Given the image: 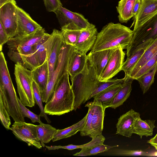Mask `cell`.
Instances as JSON below:
<instances>
[{"label":"cell","instance_id":"8","mask_svg":"<svg viewBox=\"0 0 157 157\" xmlns=\"http://www.w3.org/2000/svg\"><path fill=\"white\" fill-rule=\"evenodd\" d=\"M17 6L16 1L11 0L0 7V23L10 39L17 34Z\"/></svg>","mask_w":157,"mask_h":157},{"label":"cell","instance_id":"34","mask_svg":"<svg viewBox=\"0 0 157 157\" xmlns=\"http://www.w3.org/2000/svg\"><path fill=\"white\" fill-rule=\"evenodd\" d=\"M125 79V77L121 79L117 78L111 79L106 81H98L95 90L90 96V98L94 96L104 90L114 85L123 83Z\"/></svg>","mask_w":157,"mask_h":157},{"label":"cell","instance_id":"1","mask_svg":"<svg viewBox=\"0 0 157 157\" xmlns=\"http://www.w3.org/2000/svg\"><path fill=\"white\" fill-rule=\"evenodd\" d=\"M133 30L121 23L110 22L98 33L96 40L91 52L116 48L126 49L134 34Z\"/></svg>","mask_w":157,"mask_h":157},{"label":"cell","instance_id":"25","mask_svg":"<svg viewBox=\"0 0 157 157\" xmlns=\"http://www.w3.org/2000/svg\"><path fill=\"white\" fill-rule=\"evenodd\" d=\"M33 80L37 84L40 92L45 89L49 78V69L46 59L41 65L32 70Z\"/></svg>","mask_w":157,"mask_h":157},{"label":"cell","instance_id":"3","mask_svg":"<svg viewBox=\"0 0 157 157\" xmlns=\"http://www.w3.org/2000/svg\"><path fill=\"white\" fill-rule=\"evenodd\" d=\"M70 79L74 96L73 110L75 111L90 99L99 80L92 65L88 59L83 71Z\"/></svg>","mask_w":157,"mask_h":157},{"label":"cell","instance_id":"24","mask_svg":"<svg viewBox=\"0 0 157 157\" xmlns=\"http://www.w3.org/2000/svg\"><path fill=\"white\" fill-rule=\"evenodd\" d=\"M123 83L114 85L100 92L93 97L94 100L93 101L96 103L101 105L106 108L109 107Z\"/></svg>","mask_w":157,"mask_h":157},{"label":"cell","instance_id":"23","mask_svg":"<svg viewBox=\"0 0 157 157\" xmlns=\"http://www.w3.org/2000/svg\"><path fill=\"white\" fill-rule=\"evenodd\" d=\"M74 23L62 27L61 32L64 42L75 47L79 36L82 30Z\"/></svg>","mask_w":157,"mask_h":157},{"label":"cell","instance_id":"16","mask_svg":"<svg viewBox=\"0 0 157 157\" xmlns=\"http://www.w3.org/2000/svg\"><path fill=\"white\" fill-rule=\"evenodd\" d=\"M98 33L95 25L90 23L86 29L82 31L75 46V49L86 54L93 48Z\"/></svg>","mask_w":157,"mask_h":157},{"label":"cell","instance_id":"38","mask_svg":"<svg viewBox=\"0 0 157 157\" xmlns=\"http://www.w3.org/2000/svg\"><path fill=\"white\" fill-rule=\"evenodd\" d=\"M10 115L6 109L2 101L0 99V118L4 126L7 130H11Z\"/></svg>","mask_w":157,"mask_h":157},{"label":"cell","instance_id":"28","mask_svg":"<svg viewBox=\"0 0 157 157\" xmlns=\"http://www.w3.org/2000/svg\"><path fill=\"white\" fill-rule=\"evenodd\" d=\"M157 53V38L155 39L146 50L128 76L132 78L139 69Z\"/></svg>","mask_w":157,"mask_h":157},{"label":"cell","instance_id":"5","mask_svg":"<svg viewBox=\"0 0 157 157\" xmlns=\"http://www.w3.org/2000/svg\"><path fill=\"white\" fill-rule=\"evenodd\" d=\"M14 75L20 101L25 106H34L32 70L17 63L15 65Z\"/></svg>","mask_w":157,"mask_h":157},{"label":"cell","instance_id":"2","mask_svg":"<svg viewBox=\"0 0 157 157\" xmlns=\"http://www.w3.org/2000/svg\"><path fill=\"white\" fill-rule=\"evenodd\" d=\"M67 71L58 83L52 96L44 107L47 114L60 116L73 110L74 96Z\"/></svg>","mask_w":157,"mask_h":157},{"label":"cell","instance_id":"7","mask_svg":"<svg viewBox=\"0 0 157 157\" xmlns=\"http://www.w3.org/2000/svg\"><path fill=\"white\" fill-rule=\"evenodd\" d=\"M134 32L132 40L126 49L127 58L140 44L148 39L157 38V13Z\"/></svg>","mask_w":157,"mask_h":157},{"label":"cell","instance_id":"11","mask_svg":"<svg viewBox=\"0 0 157 157\" xmlns=\"http://www.w3.org/2000/svg\"><path fill=\"white\" fill-rule=\"evenodd\" d=\"M50 34H47L36 44L33 46V53L23 58V66L33 70L42 65L47 59V50Z\"/></svg>","mask_w":157,"mask_h":157},{"label":"cell","instance_id":"21","mask_svg":"<svg viewBox=\"0 0 157 157\" xmlns=\"http://www.w3.org/2000/svg\"><path fill=\"white\" fill-rule=\"evenodd\" d=\"M87 59L86 54L75 48L71 56L68 67V72L70 78H73L83 71Z\"/></svg>","mask_w":157,"mask_h":157},{"label":"cell","instance_id":"37","mask_svg":"<svg viewBox=\"0 0 157 157\" xmlns=\"http://www.w3.org/2000/svg\"><path fill=\"white\" fill-rule=\"evenodd\" d=\"M18 100L22 114L24 118L27 117L29 118L31 120L32 123H35L37 122L39 124L42 123L40 120L41 116L34 113L26 108L25 106L21 103L18 98Z\"/></svg>","mask_w":157,"mask_h":157},{"label":"cell","instance_id":"27","mask_svg":"<svg viewBox=\"0 0 157 157\" xmlns=\"http://www.w3.org/2000/svg\"><path fill=\"white\" fill-rule=\"evenodd\" d=\"M136 0H121L118 2L116 9L121 23H127L133 17L132 11Z\"/></svg>","mask_w":157,"mask_h":157},{"label":"cell","instance_id":"44","mask_svg":"<svg viewBox=\"0 0 157 157\" xmlns=\"http://www.w3.org/2000/svg\"><path fill=\"white\" fill-rule=\"evenodd\" d=\"M147 143L154 147L157 151V133L154 137L147 141Z\"/></svg>","mask_w":157,"mask_h":157},{"label":"cell","instance_id":"20","mask_svg":"<svg viewBox=\"0 0 157 157\" xmlns=\"http://www.w3.org/2000/svg\"><path fill=\"white\" fill-rule=\"evenodd\" d=\"M154 40L148 39L140 44L134 48L129 56L127 58L121 69V71L124 72L125 76H128L146 50Z\"/></svg>","mask_w":157,"mask_h":157},{"label":"cell","instance_id":"12","mask_svg":"<svg viewBox=\"0 0 157 157\" xmlns=\"http://www.w3.org/2000/svg\"><path fill=\"white\" fill-rule=\"evenodd\" d=\"M121 47L115 48L105 68L98 78L100 81L110 79L121 71L124 63L125 52Z\"/></svg>","mask_w":157,"mask_h":157},{"label":"cell","instance_id":"26","mask_svg":"<svg viewBox=\"0 0 157 157\" xmlns=\"http://www.w3.org/2000/svg\"><path fill=\"white\" fill-rule=\"evenodd\" d=\"M155 120H142L140 116L137 117L134 122L133 133L139 136L141 139L143 136H151L153 134V130L155 127Z\"/></svg>","mask_w":157,"mask_h":157},{"label":"cell","instance_id":"31","mask_svg":"<svg viewBox=\"0 0 157 157\" xmlns=\"http://www.w3.org/2000/svg\"><path fill=\"white\" fill-rule=\"evenodd\" d=\"M38 137L43 147L44 144L49 143L54 138L57 129L49 124L42 123L37 125Z\"/></svg>","mask_w":157,"mask_h":157},{"label":"cell","instance_id":"9","mask_svg":"<svg viewBox=\"0 0 157 157\" xmlns=\"http://www.w3.org/2000/svg\"><path fill=\"white\" fill-rule=\"evenodd\" d=\"M37 125L25 122H15L11 130L19 139L25 142L29 146H34L38 149L42 147L38 137Z\"/></svg>","mask_w":157,"mask_h":157},{"label":"cell","instance_id":"15","mask_svg":"<svg viewBox=\"0 0 157 157\" xmlns=\"http://www.w3.org/2000/svg\"><path fill=\"white\" fill-rule=\"evenodd\" d=\"M17 10L18 15L17 28L15 36L28 35L42 27L34 20L29 14L23 9L17 6Z\"/></svg>","mask_w":157,"mask_h":157},{"label":"cell","instance_id":"36","mask_svg":"<svg viewBox=\"0 0 157 157\" xmlns=\"http://www.w3.org/2000/svg\"><path fill=\"white\" fill-rule=\"evenodd\" d=\"M157 63V53L148 60L137 71L132 78L136 79L151 69Z\"/></svg>","mask_w":157,"mask_h":157},{"label":"cell","instance_id":"17","mask_svg":"<svg viewBox=\"0 0 157 157\" xmlns=\"http://www.w3.org/2000/svg\"><path fill=\"white\" fill-rule=\"evenodd\" d=\"M115 48L90 52L87 58L92 65L96 75L99 78L108 63L111 56Z\"/></svg>","mask_w":157,"mask_h":157},{"label":"cell","instance_id":"18","mask_svg":"<svg viewBox=\"0 0 157 157\" xmlns=\"http://www.w3.org/2000/svg\"><path fill=\"white\" fill-rule=\"evenodd\" d=\"M47 34L42 27L27 35L15 36L7 42L9 49L16 50L19 46H33L38 42Z\"/></svg>","mask_w":157,"mask_h":157},{"label":"cell","instance_id":"43","mask_svg":"<svg viewBox=\"0 0 157 157\" xmlns=\"http://www.w3.org/2000/svg\"><path fill=\"white\" fill-rule=\"evenodd\" d=\"M141 4V0H137L135 4L133 11L132 14L133 19L136 16L140 9Z\"/></svg>","mask_w":157,"mask_h":157},{"label":"cell","instance_id":"32","mask_svg":"<svg viewBox=\"0 0 157 157\" xmlns=\"http://www.w3.org/2000/svg\"><path fill=\"white\" fill-rule=\"evenodd\" d=\"M157 71V63L150 70L136 78L143 94L145 93L153 83L155 74Z\"/></svg>","mask_w":157,"mask_h":157},{"label":"cell","instance_id":"39","mask_svg":"<svg viewBox=\"0 0 157 157\" xmlns=\"http://www.w3.org/2000/svg\"><path fill=\"white\" fill-rule=\"evenodd\" d=\"M113 154L117 155L147 156L148 154L145 152L141 150H127L123 149L116 150L113 152Z\"/></svg>","mask_w":157,"mask_h":157},{"label":"cell","instance_id":"35","mask_svg":"<svg viewBox=\"0 0 157 157\" xmlns=\"http://www.w3.org/2000/svg\"><path fill=\"white\" fill-rule=\"evenodd\" d=\"M33 89L34 96V99L35 103L38 105L40 110L39 115L43 117L48 123L51 122V121L48 117L47 114L44 112V107L43 106L40 91L37 84L33 80Z\"/></svg>","mask_w":157,"mask_h":157},{"label":"cell","instance_id":"4","mask_svg":"<svg viewBox=\"0 0 157 157\" xmlns=\"http://www.w3.org/2000/svg\"><path fill=\"white\" fill-rule=\"evenodd\" d=\"M75 49V47L63 42L56 67L49 76L45 89L40 92L43 102L46 103L50 99L58 83L68 71L70 59Z\"/></svg>","mask_w":157,"mask_h":157},{"label":"cell","instance_id":"33","mask_svg":"<svg viewBox=\"0 0 157 157\" xmlns=\"http://www.w3.org/2000/svg\"><path fill=\"white\" fill-rule=\"evenodd\" d=\"M118 146V145L110 146L103 144L90 148L82 149L79 152L74 154L73 155L76 156H87L95 155Z\"/></svg>","mask_w":157,"mask_h":157},{"label":"cell","instance_id":"13","mask_svg":"<svg viewBox=\"0 0 157 157\" xmlns=\"http://www.w3.org/2000/svg\"><path fill=\"white\" fill-rule=\"evenodd\" d=\"M56 14L61 27L74 23L80 29H86L90 23L82 14L74 12L60 6L54 12Z\"/></svg>","mask_w":157,"mask_h":157},{"label":"cell","instance_id":"30","mask_svg":"<svg viewBox=\"0 0 157 157\" xmlns=\"http://www.w3.org/2000/svg\"><path fill=\"white\" fill-rule=\"evenodd\" d=\"M90 142L86 144L80 145H74L69 144L67 146H45L49 150H56L59 149H64L71 150L78 148L85 149L90 148L98 145L103 144L105 140V137L102 135L93 137Z\"/></svg>","mask_w":157,"mask_h":157},{"label":"cell","instance_id":"40","mask_svg":"<svg viewBox=\"0 0 157 157\" xmlns=\"http://www.w3.org/2000/svg\"><path fill=\"white\" fill-rule=\"evenodd\" d=\"M46 10L48 12H54L62 4L60 0H43Z\"/></svg>","mask_w":157,"mask_h":157},{"label":"cell","instance_id":"42","mask_svg":"<svg viewBox=\"0 0 157 157\" xmlns=\"http://www.w3.org/2000/svg\"><path fill=\"white\" fill-rule=\"evenodd\" d=\"M10 38L6 33L3 26L0 23V51L2 50V47L4 44L10 40Z\"/></svg>","mask_w":157,"mask_h":157},{"label":"cell","instance_id":"41","mask_svg":"<svg viewBox=\"0 0 157 157\" xmlns=\"http://www.w3.org/2000/svg\"><path fill=\"white\" fill-rule=\"evenodd\" d=\"M8 55L10 58L15 63H19L23 66L21 57L17 50L9 49Z\"/></svg>","mask_w":157,"mask_h":157},{"label":"cell","instance_id":"10","mask_svg":"<svg viewBox=\"0 0 157 157\" xmlns=\"http://www.w3.org/2000/svg\"><path fill=\"white\" fill-rule=\"evenodd\" d=\"M63 42L60 31L55 29H53L50 35L47 45V60L48 63L49 75L56 67Z\"/></svg>","mask_w":157,"mask_h":157},{"label":"cell","instance_id":"45","mask_svg":"<svg viewBox=\"0 0 157 157\" xmlns=\"http://www.w3.org/2000/svg\"><path fill=\"white\" fill-rule=\"evenodd\" d=\"M11 0H0V7Z\"/></svg>","mask_w":157,"mask_h":157},{"label":"cell","instance_id":"19","mask_svg":"<svg viewBox=\"0 0 157 157\" xmlns=\"http://www.w3.org/2000/svg\"><path fill=\"white\" fill-rule=\"evenodd\" d=\"M140 116L139 113L132 109L121 115L118 118V122L116 125V134L131 137L133 134L134 122L136 119Z\"/></svg>","mask_w":157,"mask_h":157},{"label":"cell","instance_id":"14","mask_svg":"<svg viewBox=\"0 0 157 157\" xmlns=\"http://www.w3.org/2000/svg\"><path fill=\"white\" fill-rule=\"evenodd\" d=\"M157 13V0H141L140 9L133 19V31Z\"/></svg>","mask_w":157,"mask_h":157},{"label":"cell","instance_id":"46","mask_svg":"<svg viewBox=\"0 0 157 157\" xmlns=\"http://www.w3.org/2000/svg\"><path fill=\"white\" fill-rule=\"evenodd\" d=\"M154 155L155 156H157V152H156L155 154Z\"/></svg>","mask_w":157,"mask_h":157},{"label":"cell","instance_id":"6","mask_svg":"<svg viewBox=\"0 0 157 157\" xmlns=\"http://www.w3.org/2000/svg\"><path fill=\"white\" fill-rule=\"evenodd\" d=\"M85 106L88 110L84 125L80 131V135L92 138L102 135L106 108L93 101L88 102Z\"/></svg>","mask_w":157,"mask_h":157},{"label":"cell","instance_id":"22","mask_svg":"<svg viewBox=\"0 0 157 157\" xmlns=\"http://www.w3.org/2000/svg\"><path fill=\"white\" fill-rule=\"evenodd\" d=\"M124 77L125 81L114 97L109 107L116 109L122 105L129 97L132 90V84L134 79L128 76Z\"/></svg>","mask_w":157,"mask_h":157},{"label":"cell","instance_id":"29","mask_svg":"<svg viewBox=\"0 0 157 157\" xmlns=\"http://www.w3.org/2000/svg\"><path fill=\"white\" fill-rule=\"evenodd\" d=\"M87 116L86 114L81 120L70 127L63 129H57L52 141L55 142L69 137L76 134L78 132H80L84 125Z\"/></svg>","mask_w":157,"mask_h":157}]
</instances>
